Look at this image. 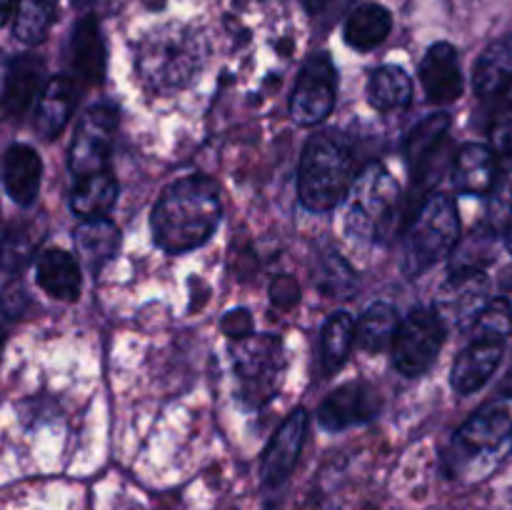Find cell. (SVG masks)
<instances>
[{
	"mask_svg": "<svg viewBox=\"0 0 512 510\" xmlns=\"http://www.w3.org/2000/svg\"><path fill=\"white\" fill-rule=\"evenodd\" d=\"M450 130V118L445 113H433L420 120L413 133L405 140V160L413 173V183L428 178L438 165V150L445 143ZM433 178V175H430Z\"/></svg>",
	"mask_w": 512,
	"mask_h": 510,
	"instance_id": "18",
	"label": "cell"
},
{
	"mask_svg": "<svg viewBox=\"0 0 512 510\" xmlns=\"http://www.w3.org/2000/svg\"><path fill=\"white\" fill-rule=\"evenodd\" d=\"M512 83V33L493 40L475 63L473 88L483 100L500 98Z\"/></svg>",
	"mask_w": 512,
	"mask_h": 510,
	"instance_id": "22",
	"label": "cell"
},
{
	"mask_svg": "<svg viewBox=\"0 0 512 510\" xmlns=\"http://www.w3.org/2000/svg\"><path fill=\"white\" fill-rule=\"evenodd\" d=\"M55 8H58V0H15V38L25 45H38L53 25Z\"/></svg>",
	"mask_w": 512,
	"mask_h": 510,
	"instance_id": "30",
	"label": "cell"
},
{
	"mask_svg": "<svg viewBox=\"0 0 512 510\" xmlns=\"http://www.w3.org/2000/svg\"><path fill=\"white\" fill-rule=\"evenodd\" d=\"M380 410V395L375 393L373 385L360 383H345L335 388L328 398L320 403L318 420L325 430L335 433V430L353 428V425L368 423L378 415Z\"/></svg>",
	"mask_w": 512,
	"mask_h": 510,
	"instance_id": "14",
	"label": "cell"
},
{
	"mask_svg": "<svg viewBox=\"0 0 512 510\" xmlns=\"http://www.w3.org/2000/svg\"><path fill=\"white\" fill-rule=\"evenodd\" d=\"M368 98L373 108H378L380 113L400 110L413 98V80L398 65H383V68H378L370 75Z\"/></svg>",
	"mask_w": 512,
	"mask_h": 510,
	"instance_id": "28",
	"label": "cell"
},
{
	"mask_svg": "<svg viewBox=\"0 0 512 510\" xmlns=\"http://www.w3.org/2000/svg\"><path fill=\"white\" fill-rule=\"evenodd\" d=\"M35 280L50 298L73 303L83 290V275H80L78 260L60 248H48L38 255L35 265Z\"/></svg>",
	"mask_w": 512,
	"mask_h": 510,
	"instance_id": "21",
	"label": "cell"
},
{
	"mask_svg": "<svg viewBox=\"0 0 512 510\" xmlns=\"http://www.w3.org/2000/svg\"><path fill=\"white\" fill-rule=\"evenodd\" d=\"M460 243V215L450 195L433 193L405 223L403 270L415 278L440 258L453 253Z\"/></svg>",
	"mask_w": 512,
	"mask_h": 510,
	"instance_id": "6",
	"label": "cell"
},
{
	"mask_svg": "<svg viewBox=\"0 0 512 510\" xmlns=\"http://www.w3.org/2000/svg\"><path fill=\"white\" fill-rule=\"evenodd\" d=\"M303 3H305V8L310 10V13H320V10L328 5V0H303Z\"/></svg>",
	"mask_w": 512,
	"mask_h": 510,
	"instance_id": "35",
	"label": "cell"
},
{
	"mask_svg": "<svg viewBox=\"0 0 512 510\" xmlns=\"http://www.w3.org/2000/svg\"><path fill=\"white\" fill-rule=\"evenodd\" d=\"M43 180V160L33 145L13 143L3 158V188L10 200L18 205H30Z\"/></svg>",
	"mask_w": 512,
	"mask_h": 510,
	"instance_id": "17",
	"label": "cell"
},
{
	"mask_svg": "<svg viewBox=\"0 0 512 510\" xmlns=\"http://www.w3.org/2000/svg\"><path fill=\"white\" fill-rule=\"evenodd\" d=\"M45 63L43 58L33 53L15 55L5 63V75H3V113L5 118H23L25 110L30 108L33 98L40 90L43 83Z\"/></svg>",
	"mask_w": 512,
	"mask_h": 510,
	"instance_id": "16",
	"label": "cell"
},
{
	"mask_svg": "<svg viewBox=\"0 0 512 510\" xmlns=\"http://www.w3.org/2000/svg\"><path fill=\"white\" fill-rule=\"evenodd\" d=\"M280 355L283 343L275 335H260L240 345L235 355V373L243 380V390L253 403H263L270 398L280 373Z\"/></svg>",
	"mask_w": 512,
	"mask_h": 510,
	"instance_id": "12",
	"label": "cell"
},
{
	"mask_svg": "<svg viewBox=\"0 0 512 510\" xmlns=\"http://www.w3.org/2000/svg\"><path fill=\"white\" fill-rule=\"evenodd\" d=\"M70 53H73V68L83 75L88 83H100L105 73V48L103 35H100L98 23L93 15H85L78 20L73 30V43H70Z\"/></svg>",
	"mask_w": 512,
	"mask_h": 510,
	"instance_id": "26",
	"label": "cell"
},
{
	"mask_svg": "<svg viewBox=\"0 0 512 510\" xmlns=\"http://www.w3.org/2000/svg\"><path fill=\"white\" fill-rule=\"evenodd\" d=\"M115 128H118V113L113 105H93L80 115L68 150V168L75 178L80 180L85 175L108 170Z\"/></svg>",
	"mask_w": 512,
	"mask_h": 510,
	"instance_id": "9",
	"label": "cell"
},
{
	"mask_svg": "<svg viewBox=\"0 0 512 510\" xmlns=\"http://www.w3.org/2000/svg\"><path fill=\"white\" fill-rule=\"evenodd\" d=\"M203 63V38L180 25L155 30L138 50V73L153 93H175L185 88L193 83Z\"/></svg>",
	"mask_w": 512,
	"mask_h": 510,
	"instance_id": "5",
	"label": "cell"
},
{
	"mask_svg": "<svg viewBox=\"0 0 512 510\" xmlns=\"http://www.w3.org/2000/svg\"><path fill=\"white\" fill-rule=\"evenodd\" d=\"M490 143H493L495 155L512 168V100L500 98L498 113L490 125Z\"/></svg>",
	"mask_w": 512,
	"mask_h": 510,
	"instance_id": "34",
	"label": "cell"
},
{
	"mask_svg": "<svg viewBox=\"0 0 512 510\" xmlns=\"http://www.w3.org/2000/svg\"><path fill=\"white\" fill-rule=\"evenodd\" d=\"M355 183V155L335 130L318 133L305 143L298 170V198L310 213H325L343 203Z\"/></svg>",
	"mask_w": 512,
	"mask_h": 510,
	"instance_id": "3",
	"label": "cell"
},
{
	"mask_svg": "<svg viewBox=\"0 0 512 510\" xmlns=\"http://www.w3.org/2000/svg\"><path fill=\"white\" fill-rule=\"evenodd\" d=\"M490 228L498 235H503L505 248L512 253V168L508 175L500 178L495 185L493 195H490V208H488Z\"/></svg>",
	"mask_w": 512,
	"mask_h": 510,
	"instance_id": "32",
	"label": "cell"
},
{
	"mask_svg": "<svg viewBox=\"0 0 512 510\" xmlns=\"http://www.w3.org/2000/svg\"><path fill=\"white\" fill-rule=\"evenodd\" d=\"M512 333V305L510 300H490L488 308L473 325V338L460 350L453 365L450 383L458 395H473L483 388L498 370L503 360L505 343Z\"/></svg>",
	"mask_w": 512,
	"mask_h": 510,
	"instance_id": "7",
	"label": "cell"
},
{
	"mask_svg": "<svg viewBox=\"0 0 512 510\" xmlns=\"http://www.w3.org/2000/svg\"><path fill=\"white\" fill-rule=\"evenodd\" d=\"M420 83L425 95L435 105H450L463 95L465 78L455 45L435 43L420 63Z\"/></svg>",
	"mask_w": 512,
	"mask_h": 510,
	"instance_id": "15",
	"label": "cell"
},
{
	"mask_svg": "<svg viewBox=\"0 0 512 510\" xmlns=\"http://www.w3.org/2000/svg\"><path fill=\"white\" fill-rule=\"evenodd\" d=\"M78 103V83L70 75H53L40 93L38 110H35V130L45 140H53L63 133Z\"/></svg>",
	"mask_w": 512,
	"mask_h": 510,
	"instance_id": "20",
	"label": "cell"
},
{
	"mask_svg": "<svg viewBox=\"0 0 512 510\" xmlns=\"http://www.w3.org/2000/svg\"><path fill=\"white\" fill-rule=\"evenodd\" d=\"M35 233H30L25 225L10 223L5 230V245H3V268L5 275H13V270H23L28 263L30 253H33Z\"/></svg>",
	"mask_w": 512,
	"mask_h": 510,
	"instance_id": "33",
	"label": "cell"
},
{
	"mask_svg": "<svg viewBox=\"0 0 512 510\" xmlns=\"http://www.w3.org/2000/svg\"><path fill=\"white\" fill-rule=\"evenodd\" d=\"M400 318L398 310L390 303H373L363 315H360L358 323V345L368 353H380V350L388 348L390 343H395V335H398Z\"/></svg>",
	"mask_w": 512,
	"mask_h": 510,
	"instance_id": "29",
	"label": "cell"
},
{
	"mask_svg": "<svg viewBox=\"0 0 512 510\" xmlns=\"http://www.w3.org/2000/svg\"><path fill=\"white\" fill-rule=\"evenodd\" d=\"M512 453V415L505 408H485L453 435L445 470L460 483L490 478Z\"/></svg>",
	"mask_w": 512,
	"mask_h": 510,
	"instance_id": "2",
	"label": "cell"
},
{
	"mask_svg": "<svg viewBox=\"0 0 512 510\" xmlns=\"http://www.w3.org/2000/svg\"><path fill=\"white\" fill-rule=\"evenodd\" d=\"M453 183L463 195H488L498 185V155L493 148L468 143L455 155Z\"/></svg>",
	"mask_w": 512,
	"mask_h": 510,
	"instance_id": "19",
	"label": "cell"
},
{
	"mask_svg": "<svg viewBox=\"0 0 512 510\" xmlns=\"http://www.w3.org/2000/svg\"><path fill=\"white\" fill-rule=\"evenodd\" d=\"M355 338H358V323L350 313L338 310L325 320L323 335H320V360H323L325 375H333L335 370L343 368Z\"/></svg>",
	"mask_w": 512,
	"mask_h": 510,
	"instance_id": "27",
	"label": "cell"
},
{
	"mask_svg": "<svg viewBox=\"0 0 512 510\" xmlns=\"http://www.w3.org/2000/svg\"><path fill=\"white\" fill-rule=\"evenodd\" d=\"M400 225V188L383 163H370L355 178L343 228L358 245H385Z\"/></svg>",
	"mask_w": 512,
	"mask_h": 510,
	"instance_id": "4",
	"label": "cell"
},
{
	"mask_svg": "<svg viewBox=\"0 0 512 510\" xmlns=\"http://www.w3.org/2000/svg\"><path fill=\"white\" fill-rule=\"evenodd\" d=\"M118 245L120 233L108 218L83 220L75 228V250H78L80 260L95 273L113 260V255L118 253Z\"/></svg>",
	"mask_w": 512,
	"mask_h": 510,
	"instance_id": "24",
	"label": "cell"
},
{
	"mask_svg": "<svg viewBox=\"0 0 512 510\" xmlns=\"http://www.w3.org/2000/svg\"><path fill=\"white\" fill-rule=\"evenodd\" d=\"M393 30V15L388 8L378 3H363L348 15L345 20V43L350 48L360 50V53H368L375 50L380 43H385V38Z\"/></svg>",
	"mask_w": 512,
	"mask_h": 510,
	"instance_id": "23",
	"label": "cell"
},
{
	"mask_svg": "<svg viewBox=\"0 0 512 510\" xmlns=\"http://www.w3.org/2000/svg\"><path fill=\"white\" fill-rule=\"evenodd\" d=\"M445 330L448 325L438 315V310L430 305H418L405 315L395 335V368L405 378H418L438 358L440 348L445 343Z\"/></svg>",
	"mask_w": 512,
	"mask_h": 510,
	"instance_id": "8",
	"label": "cell"
},
{
	"mask_svg": "<svg viewBox=\"0 0 512 510\" xmlns=\"http://www.w3.org/2000/svg\"><path fill=\"white\" fill-rule=\"evenodd\" d=\"M305 435H308V413L303 408L293 410L273 440L265 448L263 458H260V480L265 488H278L288 480L298 465L300 453H303Z\"/></svg>",
	"mask_w": 512,
	"mask_h": 510,
	"instance_id": "13",
	"label": "cell"
},
{
	"mask_svg": "<svg viewBox=\"0 0 512 510\" xmlns=\"http://www.w3.org/2000/svg\"><path fill=\"white\" fill-rule=\"evenodd\" d=\"M495 230H475L473 235H468L465 240H460L458 248H455V258L450 270H483L485 263L493 260V248H495Z\"/></svg>",
	"mask_w": 512,
	"mask_h": 510,
	"instance_id": "31",
	"label": "cell"
},
{
	"mask_svg": "<svg viewBox=\"0 0 512 510\" xmlns=\"http://www.w3.org/2000/svg\"><path fill=\"white\" fill-rule=\"evenodd\" d=\"M90 3H93V0H75V5H78V8H88Z\"/></svg>",
	"mask_w": 512,
	"mask_h": 510,
	"instance_id": "36",
	"label": "cell"
},
{
	"mask_svg": "<svg viewBox=\"0 0 512 510\" xmlns=\"http://www.w3.org/2000/svg\"><path fill=\"white\" fill-rule=\"evenodd\" d=\"M223 220V200L215 180L185 175L160 193L150 215L155 245L165 253H188L208 243Z\"/></svg>",
	"mask_w": 512,
	"mask_h": 510,
	"instance_id": "1",
	"label": "cell"
},
{
	"mask_svg": "<svg viewBox=\"0 0 512 510\" xmlns=\"http://www.w3.org/2000/svg\"><path fill=\"white\" fill-rule=\"evenodd\" d=\"M118 198V183H115L110 170H100V173L85 175L75 183L73 195H70V205H73L75 215L83 220L105 218L110 208Z\"/></svg>",
	"mask_w": 512,
	"mask_h": 510,
	"instance_id": "25",
	"label": "cell"
},
{
	"mask_svg": "<svg viewBox=\"0 0 512 510\" xmlns=\"http://www.w3.org/2000/svg\"><path fill=\"white\" fill-rule=\"evenodd\" d=\"M490 305V280L485 270H450L440 285L433 308L443 323L453 330L473 328L483 310Z\"/></svg>",
	"mask_w": 512,
	"mask_h": 510,
	"instance_id": "11",
	"label": "cell"
},
{
	"mask_svg": "<svg viewBox=\"0 0 512 510\" xmlns=\"http://www.w3.org/2000/svg\"><path fill=\"white\" fill-rule=\"evenodd\" d=\"M338 95V70L328 53H313L300 68L290 95V115L298 125H318L333 113Z\"/></svg>",
	"mask_w": 512,
	"mask_h": 510,
	"instance_id": "10",
	"label": "cell"
}]
</instances>
